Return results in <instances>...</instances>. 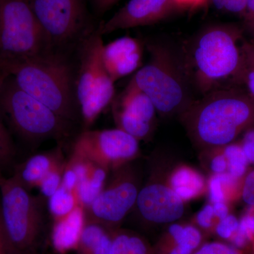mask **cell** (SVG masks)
Segmentation results:
<instances>
[{"label":"cell","mask_w":254,"mask_h":254,"mask_svg":"<svg viewBox=\"0 0 254 254\" xmlns=\"http://www.w3.org/2000/svg\"><path fill=\"white\" fill-rule=\"evenodd\" d=\"M190 139L202 150L225 146L254 125V99L239 87L215 90L181 115Z\"/></svg>","instance_id":"cell-1"},{"label":"cell","mask_w":254,"mask_h":254,"mask_svg":"<svg viewBox=\"0 0 254 254\" xmlns=\"http://www.w3.org/2000/svg\"><path fill=\"white\" fill-rule=\"evenodd\" d=\"M243 33L236 25L219 24L205 28L195 37L185 64L190 81L200 93L227 88V83L235 86Z\"/></svg>","instance_id":"cell-2"},{"label":"cell","mask_w":254,"mask_h":254,"mask_svg":"<svg viewBox=\"0 0 254 254\" xmlns=\"http://www.w3.org/2000/svg\"><path fill=\"white\" fill-rule=\"evenodd\" d=\"M23 91L72 123L76 117L71 72L64 62L53 53L11 63H0Z\"/></svg>","instance_id":"cell-3"},{"label":"cell","mask_w":254,"mask_h":254,"mask_svg":"<svg viewBox=\"0 0 254 254\" xmlns=\"http://www.w3.org/2000/svg\"><path fill=\"white\" fill-rule=\"evenodd\" d=\"M148 50L149 62L130 81L149 97L160 115H181L193 102L185 63L164 45L152 43Z\"/></svg>","instance_id":"cell-4"},{"label":"cell","mask_w":254,"mask_h":254,"mask_svg":"<svg viewBox=\"0 0 254 254\" xmlns=\"http://www.w3.org/2000/svg\"><path fill=\"white\" fill-rule=\"evenodd\" d=\"M0 216L11 254H31L45 226V200L32 195L14 176L0 172Z\"/></svg>","instance_id":"cell-5"},{"label":"cell","mask_w":254,"mask_h":254,"mask_svg":"<svg viewBox=\"0 0 254 254\" xmlns=\"http://www.w3.org/2000/svg\"><path fill=\"white\" fill-rule=\"evenodd\" d=\"M0 110L27 141L63 140L69 135L71 122L23 91L10 76L0 88Z\"/></svg>","instance_id":"cell-6"},{"label":"cell","mask_w":254,"mask_h":254,"mask_svg":"<svg viewBox=\"0 0 254 254\" xmlns=\"http://www.w3.org/2000/svg\"><path fill=\"white\" fill-rule=\"evenodd\" d=\"M103 46L102 35L97 30L86 35L80 46L76 94L82 120L87 128L113 103L115 97V82L103 63Z\"/></svg>","instance_id":"cell-7"},{"label":"cell","mask_w":254,"mask_h":254,"mask_svg":"<svg viewBox=\"0 0 254 254\" xmlns=\"http://www.w3.org/2000/svg\"><path fill=\"white\" fill-rule=\"evenodd\" d=\"M28 0H0V63L51 53Z\"/></svg>","instance_id":"cell-8"},{"label":"cell","mask_w":254,"mask_h":254,"mask_svg":"<svg viewBox=\"0 0 254 254\" xmlns=\"http://www.w3.org/2000/svg\"><path fill=\"white\" fill-rule=\"evenodd\" d=\"M104 188L86 210V222L115 231L136 205L141 175L131 163L111 171Z\"/></svg>","instance_id":"cell-9"},{"label":"cell","mask_w":254,"mask_h":254,"mask_svg":"<svg viewBox=\"0 0 254 254\" xmlns=\"http://www.w3.org/2000/svg\"><path fill=\"white\" fill-rule=\"evenodd\" d=\"M71 153L111 172L138 158L139 141L118 128L86 129L75 139Z\"/></svg>","instance_id":"cell-10"},{"label":"cell","mask_w":254,"mask_h":254,"mask_svg":"<svg viewBox=\"0 0 254 254\" xmlns=\"http://www.w3.org/2000/svg\"><path fill=\"white\" fill-rule=\"evenodd\" d=\"M169 170L164 165L154 164L138 192L133 210L145 225H170L180 220L185 213V202L169 185Z\"/></svg>","instance_id":"cell-11"},{"label":"cell","mask_w":254,"mask_h":254,"mask_svg":"<svg viewBox=\"0 0 254 254\" xmlns=\"http://www.w3.org/2000/svg\"><path fill=\"white\" fill-rule=\"evenodd\" d=\"M52 48L67 44L84 31V0H28Z\"/></svg>","instance_id":"cell-12"},{"label":"cell","mask_w":254,"mask_h":254,"mask_svg":"<svg viewBox=\"0 0 254 254\" xmlns=\"http://www.w3.org/2000/svg\"><path fill=\"white\" fill-rule=\"evenodd\" d=\"M175 0H129L98 28L100 34L154 24L180 11Z\"/></svg>","instance_id":"cell-13"},{"label":"cell","mask_w":254,"mask_h":254,"mask_svg":"<svg viewBox=\"0 0 254 254\" xmlns=\"http://www.w3.org/2000/svg\"><path fill=\"white\" fill-rule=\"evenodd\" d=\"M143 54L141 41L131 36L120 37L103 48V63L114 82L136 72L142 66Z\"/></svg>","instance_id":"cell-14"},{"label":"cell","mask_w":254,"mask_h":254,"mask_svg":"<svg viewBox=\"0 0 254 254\" xmlns=\"http://www.w3.org/2000/svg\"><path fill=\"white\" fill-rule=\"evenodd\" d=\"M204 243V234L193 224L174 222L153 247V254H191Z\"/></svg>","instance_id":"cell-15"},{"label":"cell","mask_w":254,"mask_h":254,"mask_svg":"<svg viewBox=\"0 0 254 254\" xmlns=\"http://www.w3.org/2000/svg\"><path fill=\"white\" fill-rule=\"evenodd\" d=\"M64 160L61 145L48 151L36 153L19 164L13 176L28 190L39 186L44 177Z\"/></svg>","instance_id":"cell-16"},{"label":"cell","mask_w":254,"mask_h":254,"mask_svg":"<svg viewBox=\"0 0 254 254\" xmlns=\"http://www.w3.org/2000/svg\"><path fill=\"white\" fill-rule=\"evenodd\" d=\"M86 223V210L79 204L68 215L55 220L51 237L55 250L60 252L76 250Z\"/></svg>","instance_id":"cell-17"},{"label":"cell","mask_w":254,"mask_h":254,"mask_svg":"<svg viewBox=\"0 0 254 254\" xmlns=\"http://www.w3.org/2000/svg\"><path fill=\"white\" fill-rule=\"evenodd\" d=\"M168 180L170 187L185 203L207 193L204 176L187 164H180L169 170Z\"/></svg>","instance_id":"cell-18"},{"label":"cell","mask_w":254,"mask_h":254,"mask_svg":"<svg viewBox=\"0 0 254 254\" xmlns=\"http://www.w3.org/2000/svg\"><path fill=\"white\" fill-rule=\"evenodd\" d=\"M113 108L155 124L157 110L151 99L131 81L114 103Z\"/></svg>","instance_id":"cell-19"},{"label":"cell","mask_w":254,"mask_h":254,"mask_svg":"<svg viewBox=\"0 0 254 254\" xmlns=\"http://www.w3.org/2000/svg\"><path fill=\"white\" fill-rule=\"evenodd\" d=\"M113 232L94 222H86L76 250L77 254H110Z\"/></svg>","instance_id":"cell-20"},{"label":"cell","mask_w":254,"mask_h":254,"mask_svg":"<svg viewBox=\"0 0 254 254\" xmlns=\"http://www.w3.org/2000/svg\"><path fill=\"white\" fill-rule=\"evenodd\" d=\"M110 172L108 169L93 164L88 176L78 184L75 190L78 204L84 209L92 204L104 188Z\"/></svg>","instance_id":"cell-21"},{"label":"cell","mask_w":254,"mask_h":254,"mask_svg":"<svg viewBox=\"0 0 254 254\" xmlns=\"http://www.w3.org/2000/svg\"><path fill=\"white\" fill-rule=\"evenodd\" d=\"M110 254H153V247L136 232L119 228L113 232Z\"/></svg>","instance_id":"cell-22"},{"label":"cell","mask_w":254,"mask_h":254,"mask_svg":"<svg viewBox=\"0 0 254 254\" xmlns=\"http://www.w3.org/2000/svg\"><path fill=\"white\" fill-rule=\"evenodd\" d=\"M241 66L235 86L254 99V39L243 40L241 45Z\"/></svg>","instance_id":"cell-23"},{"label":"cell","mask_w":254,"mask_h":254,"mask_svg":"<svg viewBox=\"0 0 254 254\" xmlns=\"http://www.w3.org/2000/svg\"><path fill=\"white\" fill-rule=\"evenodd\" d=\"M113 112L117 128L126 132L138 141H145L153 134L155 124L134 118L115 108Z\"/></svg>","instance_id":"cell-24"},{"label":"cell","mask_w":254,"mask_h":254,"mask_svg":"<svg viewBox=\"0 0 254 254\" xmlns=\"http://www.w3.org/2000/svg\"><path fill=\"white\" fill-rule=\"evenodd\" d=\"M47 202L49 213L54 220L68 215L78 205L75 191L63 186L50 197Z\"/></svg>","instance_id":"cell-25"},{"label":"cell","mask_w":254,"mask_h":254,"mask_svg":"<svg viewBox=\"0 0 254 254\" xmlns=\"http://www.w3.org/2000/svg\"><path fill=\"white\" fill-rule=\"evenodd\" d=\"M239 227L235 235L230 240V245L243 252V250H250L254 240V205H248L242 216L241 217Z\"/></svg>","instance_id":"cell-26"},{"label":"cell","mask_w":254,"mask_h":254,"mask_svg":"<svg viewBox=\"0 0 254 254\" xmlns=\"http://www.w3.org/2000/svg\"><path fill=\"white\" fill-rule=\"evenodd\" d=\"M223 149L227 161V173L236 178L244 179L250 163L240 142L235 141L225 145Z\"/></svg>","instance_id":"cell-27"},{"label":"cell","mask_w":254,"mask_h":254,"mask_svg":"<svg viewBox=\"0 0 254 254\" xmlns=\"http://www.w3.org/2000/svg\"><path fill=\"white\" fill-rule=\"evenodd\" d=\"M202 163L210 175L227 173V161L223 146L202 150Z\"/></svg>","instance_id":"cell-28"},{"label":"cell","mask_w":254,"mask_h":254,"mask_svg":"<svg viewBox=\"0 0 254 254\" xmlns=\"http://www.w3.org/2000/svg\"><path fill=\"white\" fill-rule=\"evenodd\" d=\"M65 164V160L58 163L40 183L38 188L43 199L48 200L61 187Z\"/></svg>","instance_id":"cell-29"},{"label":"cell","mask_w":254,"mask_h":254,"mask_svg":"<svg viewBox=\"0 0 254 254\" xmlns=\"http://www.w3.org/2000/svg\"><path fill=\"white\" fill-rule=\"evenodd\" d=\"M218 221L214 213L213 205L208 203L195 214L192 224L203 234H213Z\"/></svg>","instance_id":"cell-30"},{"label":"cell","mask_w":254,"mask_h":254,"mask_svg":"<svg viewBox=\"0 0 254 254\" xmlns=\"http://www.w3.org/2000/svg\"><path fill=\"white\" fill-rule=\"evenodd\" d=\"M15 155L14 143L0 119V168L9 166Z\"/></svg>","instance_id":"cell-31"},{"label":"cell","mask_w":254,"mask_h":254,"mask_svg":"<svg viewBox=\"0 0 254 254\" xmlns=\"http://www.w3.org/2000/svg\"><path fill=\"white\" fill-rule=\"evenodd\" d=\"M191 254H244L243 252L238 250L230 244L225 242H204L199 248Z\"/></svg>","instance_id":"cell-32"},{"label":"cell","mask_w":254,"mask_h":254,"mask_svg":"<svg viewBox=\"0 0 254 254\" xmlns=\"http://www.w3.org/2000/svg\"><path fill=\"white\" fill-rule=\"evenodd\" d=\"M239 223L240 220L235 215L229 214L226 218L219 220L213 234L222 240L230 242L238 229Z\"/></svg>","instance_id":"cell-33"},{"label":"cell","mask_w":254,"mask_h":254,"mask_svg":"<svg viewBox=\"0 0 254 254\" xmlns=\"http://www.w3.org/2000/svg\"><path fill=\"white\" fill-rule=\"evenodd\" d=\"M247 0H209L208 4L223 12L238 15L242 18Z\"/></svg>","instance_id":"cell-34"},{"label":"cell","mask_w":254,"mask_h":254,"mask_svg":"<svg viewBox=\"0 0 254 254\" xmlns=\"http://www.w3.org/2000/svg\"><path fill=\"white\" fill-rule=\"evenodd\" d=\"M241 197L247 205H254V170L247 173L244 178Z\"/></svg>","instance_id":"cell-35"},{"label":"cell","mask_w":254,"mask_h":254,"mask_svg":"<svg viewBox=\"0 0 254 254\" xmlns=\"http://www.w3.org/2000/svg\"><path fill=\"white\" fill-rule=\"evenodd\" d=\"M240 142L249 162L254 164V125L242 134Z\"/></svg>","instance_id":"cell-36"},{"label":"cell","mask_w":254,"mask_h":254,"mask_svg":"<svg viewBox=\"0 0 254 254\" xmlns=\"http://www.w3.org/2000/svg\"><path fill=\"white\" fill-rule=\"evenodd\" d=\"M180 11H194L208 4L209 0H175Z\"/></svg>","instance_id":"cell-37"},{"label":"cell","mask_w":254,"mask_h":254,"mask_svg":"<svg viewBox=\"0 0 254 254\" xmlns=\"http://www.w3.org/2000/svg\"><path fill=\"white\" fill-rule=\"evenodd\" d=\"M212 205L213 207L214 213L218 220L226 218L227 215L230 214L229 203L226 202H218Z\"/></svg>","instance_id":"cell-38"},{"label":"cell","mask_w":254,"mask_h":254,"mask_svg":"<svg viewBox=\"0 0 254 254\" xmlns=\"http://www.w3.org/2000/svg\"><path fill=\"white\" fill-rule=\"evenodd\" d=\"M119 1L120 0H93L95 8L100 13L105 12Z\"/></svg>","instance_id":"cell-39"},{"label":"cell","mask_w":254,"mask_h":254,"mask_svg":"<svg viewBox=\"0 0 254 254\" xmlns=\"http://www.w3.org/2000/svg\"><path fill=\"white\" fill-rule=\"evenodd\" d=\"M254 18V0H247L246 1V6L245 13H244L242 18L244 23H247Z\"/></svg>","instance_id":"cell-40"},{"label":"cell","mask_w":254,"mask_h":254,"mask_svg":"<svg viewBox=\"0 0 254 254\" xmlns=\"http://www.w3.org/2000/svg\"><path fill=\"white\" fill-rule=\"evenodd\" d=\"M0 254H11L4 230H3L1 216H0Z\"/></svg>","instance_id":"cell-41"},{"label":"cell","mask_w":254,"mask_h":254,"mask_svg":"<svg viewBox=\"0 0 254 254\" xmlns=\"http://www.w3.org/2000/svg\"><path fill=\"white\" fill-rule=\"evenodd\" d=\"M246 29L253 36V39H254V18L253 19L251 20L248 23H245V24Z\"/></svg>","instance_id":"cell-42"},{"label":"cell","mask_w":254,"mask_h":254,"mask_svg":"<svg viewBox=\"0 0 254 254\" xmlns=\"http://www.w3.org/2000/svg\"><path fill=\"white\" fill-rule=\"evenodd\" d=\"M250 253V254H254V240L252 242V245H251Z\"/></svg>","instance_id":"cell-43"}]
</instances>
